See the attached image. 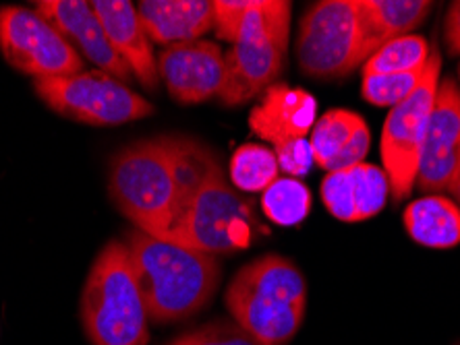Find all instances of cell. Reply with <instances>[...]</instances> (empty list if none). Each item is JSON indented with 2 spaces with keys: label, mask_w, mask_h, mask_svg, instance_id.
I'll return each mask as SVG.
<instances>
[{
  "label": "cell",
  "mask_w": 460,
  "mask_h": 345,
  "mask_svg": "<svg viewBox=\"0 0 460 345\" xmlns=\"http://www.w3.org/2000/svg\"><path fill=\"white\" fill-rule=\"evenodd\" d=\"M33 6L75 48L79 56L90 60L100 71L111 74L120 83L133 77L125 60L112 48L102 22L92 9V3H85V0H38Z\"/></svg>",
  "instance_id": "cell-13"
},
{
  "label": "cell",
  "mask_w": 460,
  "mask_h": 345,
  "mask_svg": "<svg viewBox=\"0 0 460 345\" xmlns=\"http://www.w3.org/2000/svg\"><path fill=\"white\" fill-rule=\"evenodd\" d=\"M317 99L299 87L274 83L263 91L252 114L249 128L272 149L307 139L317 123Z\"/></svg>",
  "instance_id": "cell-14"
},
{
  "label": "cell",
  "mask_w": 460,
  "mask_h": 345,
  "mask_svg": "<svg viewBox=\"0 0 460 345\" xmlns=\"http://www.w3.org/2000/svg\"><path fill=\"white\" fill-rule=\"evenodd\" d=\"M429 60V46L425 38L409 33L384 44L363 65V74H398L423 71Z\"/></svg>",
  "instance_id": "cell-22"
},
{
  "label": "cell",
  "mask_w": 460,
  "mask_h": 345,
  "mask_svg": "<svg viewBox=\"0 0 460 345\" xmlns=\"http://www.w3.org/2000/svg\"><path fill=\"white\" fill-rule=\"evenodd\" d=\"M152 44L195 42L214 30V3L208 0H144L137 6Z\"/></svg>",
  "instance_id": "cell-17"
},
{
  "label": "cell",
  "mask_w": 460,
  "mask_h": 345,
  "mask_svg": "<svg viewBox=\"0 0 460 345\" xmlns=\"http://www.w3.org/2000/svg\"><path fill=\"white\" fill-rule=\"evenodd\" d=\"M431 9L434 3L428 0H357L367 58L390 39L412 33L429 17Z\"/></svg>",
  "instance_id": "cell-18"
},
{
  "label": "cell",
  "mask_w": 460,
  "mask_h": 345,
  "mask_svg": "<svg viewBox=\"0 0 460 345\" xmlns=\"http://www.w3.org/2000/svg\"><path fill=\"white\" fill-rule=\"evenodd\" d=\"M255 229L252 205L230 186L218 158L208 149L166 240L216 256L252 246Z\"/></svg>",
  "instance_id": "cell-5"
},
{
  "label": "cell",
  "mask_w": 460,
  "mask_h": 345,
  "mask_svg": "<svg viewBox=\"0 0 460 345\" xmlns=\"http://www.w3.org/2000/svg\"><path fill=\"white\" fill-rule=\"evenodd\" d=\"M158 73L177 104H204L225 85V52L209 39L172 44L158 56Z\"/></svg>",
  "instance_id": "cell-11"
},
{
  "label": "cell",
  "mask_w": 460,
  "mask_h": 345,
  "mask_svg": "<svg viewBox=\"0 0 460 345\" xmlns=\"http://www.w3.org/2000/svg\"><path fill=\"white\" fill-rule=\"evenodd\" d=\"M261 209L279 226H299L311 211V193L301 180L279 178L263 191Z\"/></svg>",
  "instance_id": "cell-23"
},
{
  "label": "cell",
  "mask_w": 460,
  "mask_h": 345,
  "mask_svg": "<svg viewBox=\"0 0 460 345\" xmlns=\"http://www.w3.org/2000/svg\"><path fill=\"white\" fill-rule=\"evenodd\" d=\"M404 228L417 245L428 248H455L460 245V207L442 194L412 201L404 209Z\"/></svg>",
  "instance_id": "cell-19"
},
{
  "label": "cell",
  "mask_w": 460,
  "mask_h": 345,
  "mask_svg": "<svg viewBox=\"0 0 460 345\" xmlns=\"http://www.w3.org/2000/svg\"><path fill=\"white\" fill-rule=\"evenodd\" d=\"M390 182L384 168L357 164L347 170L330 172L322 180V201L338 221L357 223L376 218L385 207Z\"/></svg>",
  "instance_id": "cell-15"
},
{
  "label": "cell",
  "mask_w": 460,
  "mask_h": 345,
  "mask_svg": "<svg viewBox=\"0 0 460 345\" xmlns=\"http://www.w3.org/2000/svg\"><path fill=\"white\" fill-rule=\"evenodd\" d=\"M439 73H442V56L434 48L429 52L417 90L402 104L392 108L384 123L380 151L394 201L407 199L417 182L425 134L438 96Z\"/></svg>",
  "instance_id": "cell-9"
},
{
  "label": "cell",
  "mask_w": 460,
  "mask_h": 345,
  "mask_svg": "<svg viewBox=\"0 0 460 345\" xmlns=\"http://www.w3.org/2000/svg\"><path fill=\"white\" fill-rule=\"evenodd\" d=\"M92 9L96 11L112 48L125 60L133 77L146 90H158V58L154 54L152 39L147 38L144 25H141L137 6L127 0H93Z\"/></svg>",
  "instance_id": "cell-16"
},
{
  "label": "cell",
  "mask_w": 460,
  "mask_h": 345,
  "mask_svg": "<svg viewBox=\"0 0 460 345\" xmlns=\"http://www.w3.org/2000/svg\"><path fill=\"white\" fill-rule=\"evenodd\" d=\"M233 321L266 345H287L307 310V281L293 261L263 254L241 269L225 296Z\"/></svg>",
  "instance_id": "cell-4"
},
{
  "label": "cell",
  "mask_w": 460,
  "mask_h": 345,
  "mask_svg": "<svg viewBox=\"0 0 460 345\" xmlns=\"http://www.w3.org/2000/svg\"><path fill=\"white\" fill-rule=\"evenodd\" d=\"M369 143H371V133L367 123H363L357 126V131L353 134V139L349 141V145L344 147V151L338 155V158L326 168V172H338V170H347V168H353L357 164H363L365 155L369 151Z\"/></svg>",
  "instance_id": "cell-27"
},
{
  "label": "cell",
  "mask_w": 460,
  "mask_h": 345,
  "mask_svg": "<svg viewBox=\"0 0 460 345\" xmlns=\"http://www.w3.org/2000/svg\"><path fill=\"white\" fill-rule=\"evenodd\" d=\"M458 74H460V66H458Z\"/></svg>",
  "instance_id": "cell-30"
},
{
  "label": "cell",
  "mask_w": 460,
  "mask_h": 345,
  "mask_svg": "<svg viewBox=\"0 0 460 345\" xmlns=\"http://www.w3.org/2000/svg\"><path fill=\"white\" fill-rule=\"evenodd\" d=\"M33 90L50 110L92 126H119L147 118L154 106L106 73L36 79Z\"/></svg>",
  "instance_id": "cell-8"
},
{
  "label": "cell",
  "mask_w": 460,
  "mask_h": 345,
  "mask_svg": "<svg viewBox=\"0 0 460 345\" xmlns=\"http://www.w3.org/2000/svg\"><path fill=\"white\" fill-rule=\"evenodd\" d=\"M361 123L363 118L357 112L342 110V108L328 110L322 118H317L309 137L315 164L326 170L338 155L344 151V147L353 139L357 126Z\"/></svg>",
  "instance_id": "cell-21"
},
{
  "label": "cell",
  "mask_w": 460,
  "mask_h": 345,
  "mask_svg": "<svg viewBox=\"0 0 460 345\" xmlns=\"http://www.w3.org/2000/svg\"><path fill=\"white\" fill-rule=\"evenodd\" d=\"M456 345H460V341H458V343H456Z\"/></svg>",
  "instance_id": "cell-31"
},
{
  "label": "cell",
  "mask_w": 460,
  "mask_h": 345,
  "mask_svg": "<svg viewBox=\"0 0 460 345\" xmlns=\"http://www.w3.org/2000/svg\"><path fill=\"white\" fill-rule=\"evenodd\" d=\"M460 164V90L452 79L438 87L425 134L417 186L423 193L448 191L452 176Z\"/></svg>",
  "instance_id": "cell-12"
},
{
  "label": "cell",
  "mask_w": 460,
  "mask_h": 345,
  "mask_svg": "<svg viewBox=\"0 0 460 345\" xmlns=\"http://www.w3.org/2000/svg\"><path fill=\"white\" fill-rule=\"evenodd\" d=\"M296 60L315 79H341L365 65L363 30L357 0H322L311 4L299 23Z\"/></svg>",
  "instance_id": "cell-7"
},
{
  "label": "cell",
  "mask_w": 460,
  "mask_h": 345,
  "mask_svg": "<svg viewBox=\"0 0 460 345\" xmlns=\"http://www.w3.org/2000/svg\"><path fill=\"white\" fill-rule=\"evenodd\" d=\"M444 38H446V46H448V52L452 56H458L460 54V0L450 4L448 15H446V23H444Z\"/></svg>",
  "instance_id": "cell-28"
},
{
  "label": "cell",
  "mask_w": 460,
  "mask_h": 345,
  "mask_svg": "<svg viewBox=\"0 0 460 345\" xmlns=\"http://www.w3.org/2000/svg\"><path fill=\"white\" fill-rule=\"evenodd\" d=\"M290 13L288 0H216V36L233 44L225 54V85L218 96L222 104H247L280 77L288 50Z\"/></svg>",
  "instance_id": "cell-2"
},
{
  "label": "cell",
  "mask_w": 460,
  "mask_h": 345,
  "mask_svg": "<svg viewBox=\"0 0 460 345\" xmlns=\"http://www.w3.org/2000/svg\"><path fill=\"white\" fill-rule=\"evenodd\" d=\"M448 193L452 194V199H455V203L460 207V164H458V168H456L455 176H452V182H450V186H448Z\"/></svg>",
  "instance_id": "cell-29"
},
{
  "label": "cell",
  "mask_w": 460,
  "mask_h": 345,
  "mask_svg": "<svg viewBox=\"0 0 460 345\" xmlns=\"http://www.w3.org/2000/svg\"><path fill=\"white\" fill-rule=\"evenodd\" d=\"M274 149L257 143L241 145L230 158V182L241 193H263L280 178Z\"/></svg>",
  "instance_id": "cell-20"
},
{
  "label": "cell",
  "mask_w": 460,
  "mask_h": 345,
  "mask_svg": "<svg viewBox=\"0 0 460 345\" xmlns=\"http://www.w3.org/2000/svg\"><path fill=\"white\" fill-rule=\"evenodd\" d=\"M125 245L147 319L155 324L198 315L218 289L220 263L212 254L154 238L139 229L127 236Z\"/></svg>",
  "instance_id": "cell-3"
},
{
  "label": "cell",
  "mask_w": 460,
  "mask_h": 345,
  "mask_svg": "<svg viewBox=\"0 0 460 345\" xmlns=\"http://www.w3.org/2000/svg\"><path fill=\"white\" fill-rule=\"evenodd\" d=\"M425 71V69H423ZM423 71L398 74H363L361 96L369 104L380 108H394L412 96Z\"/></svg>",
  "instance_id": "cell-24"
},
{
  "label": "cell",
  "mask_w": 460,
  "mask_h": 345,
  "mask_svg": "<svg viewBox=\"0 0 460 345\" xmlns=\"http://www.w3.org/2000/svg\"><path fill=\"white\" fill-rule=\"evenodd\" d=\"M127 245L100 250L81 294V324L92 345H150V327Z\"/></svg>",
  "instance_id": "cell-6"
},
{
  "label": "cell",
  "mask_w": 460,
  "mask_h": 345,
  "mask_svg": "<svg viewBox=\"0 0 460 345\" xmlns=\"http://www.w3.org/2000/svg\"><path fill=\"white\" fill-rule=\"evenodd\" d=\"M0 50L33 81L84 73L85 60L36 9L0 6Z\"/></svg>",
  "instance_id": "cell-10"
},
{
  "label": "cell",
  "mask_w": 460,
  "mask_h": 345,
  "mask_svg": "<svg viewBox=\"0 0 460 345\" xmlns=\"http://www.w3.org/2000/svg\"><path fill=\"white\" fill-rule=\"evenodd\" d=\"M276 160L282 172L288 174V178H303L314 164V151H311L309 139L293 141V143L274 149Z\"/></svg>",
  "instance_id": "cell-26"
},
{
  "label": "cell",
  "mask_w": 460,
  "mask_h": 345,
  "mask_svg": "<svg viewBox=\"0 0 460 345\" xmlns=\"http://www.w3.org/2000/svg\"><path fill=\"white\" fill-rule=\"evenodd\" d=\"M168 345H266L234 321H214L179 335Z\"/></svg>",
  "instance_id": "cell-25"
},
{
  "label": "cell",
  "mask_w": 460,
  "mask_h": 345,
  "mask_svg": "<svg viewBox=\"0 0 460 345\" xmlns=\"http://www.w3.org/2000/svg\"><path fill=\"white\" fill-rule=\"evenodd\" d=\"M206 151L198 141L172 134L119 149L108 172L114 205L139 232L166 240Z\"/></svg>",
  "instance_id": "cell-1"
}]
</instances>
